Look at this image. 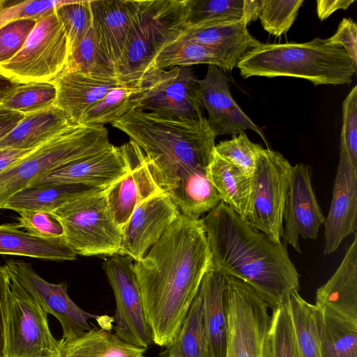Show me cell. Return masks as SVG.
Returning a JSON list of instances; mask_svg holds the SVG:
<instances>
[{
  "instance_id": "11",
  "label": "cell",
  "mask_w": 357,
  "mask_h": 357,
  "mask_svg": "<svg viewBox=\"0 0 357 357\" xmlns=\"http://www.w3.org/2000/svg\"><path fill=\"white\" fill-rule=\"evenodd\" d=\"M292 165L279 152L262 149L253 175L251 211L246 222L281 242L283 212Z\"/></svg>"
},
{
  "instance_id": "34",
  "label": "cell",
  "mask_w": 357,
  "mask_h": 357,
  "mask_svg": "<svg viewBox=\"0 0 357 357\" xmlns=\"http://www.w3.org/2000/svg\"><path fill=\"white\" fill-rule=\"evenodd\" d=\"M165 347L157 357H209L198 292L179 329Z\"/></svg>"
},
{
  "instance_id": "44",
  "label": "cell",
  "mask_w": 357,
  "mask_h": 357,
  "mask_svg": "<svg viewBox=\"0 0 357 357\" xmlns=\"http://www.w3.org/2000/svg\"><path fill=\"white\" fill-rule=\"evenodd\" d=\"M37 20L22 19L0 28V64L15 56L22 48Z\"/></svg>"
},
{
  "instance_id": "35",
  "label": "cell",
  "mask_w": 357,
  "mask_h": 357,
  "mask_svg": "<svg viewBox=\"0 0 357 357\" xmlns=\"http://www.w3.org/2000/svg\"><path fill=\"white\" fill-rule=\"evenodd\" d=\"M287 305L301 357H322L314 316V305L304 300L298 291H291Z\"/></svg>"
},
{
  "instance_id": "25",
  "label": "cell",
  "mask_w": 357,
  "mask_h": 357,
  "mask_svg": "<svg viewBox=\"0 0 357 357\" xmlns=\"http://www.w3.org/2000/svg\"><path fill=\"white\" fill-rule=\"evenodd\" d=\"M79 125L54 105L25 114L23 119L0 141V149H32Z\"/></svg>"
},
{
  "instance_id": "26",
  "label": "cell",
  "mask_w": 357,
  "mask_h": 357,
  "mask_svg": "<svg viewBox=\"0 0 357 357\" xmlns=\"http://www.w3.org/2000/svg\"><path fill=\"white\" fill-rule=\"evenodd\" d=\"M244 19L215 20L195 26H185L180 36L218 50L240 61L260 42L247 29Z\"/></svg>"
},
{
  "instance_id": "9",
  "label": "cell",
  "mask_w": 357,
  "mask_h": 357,
  "mask_svg": "<svg viewBox=\"0 0 357 357\" xmlns=\"http://www.w3.org/2000/svg\"><path fill=\"white\" fill-rule=\"evenodd\" d=\"M69 55V40L54 11L37 21L20 51L0 64V74L19 84L54 82Z\"/></svg>"
},
{
  "instance_id": "14",
  "label": "cell",
  "mask_w": 357,
  "mask_h": 357,
  "mask_svg": "<svg viewBox=\"0 0 357 357\" xmlns=\"http://www.w3.org/2000/svg\"><path fill=\"white\" fill-rule=\"evenodd\" d=\"M140 148L132 141L58 167L29 187L82 184L107 189L130 169ZM28 188V187H27Z\"/></svg>"
},
{
  "instance_id": "10",
  "label": "cell",
  "mask_w": 357,
  "mask_h": 357,
  "mask_svg": "<svg viewBox=\"0 0 357 357\" xmlns=\"http://www.w3.org/2000/svg\"><path fill=\"white\" fill-rule=\"evenodd\" d=\"M130 100V109L183 119L203 116L197 79L187 66L166 70L151 66Z\"/></svg>"
},
{
  "instance_id": "3",
  "label": "cell",
  "mask_w": 357,
  "mask_h": 357,
  "mask_svg": "<svg viewBox=\"0 0 357 357\" xmlns=\"http://www.w3.org/2000/svg\"><path fill=\"white\" fill-rule=\"evenodd\" d=\"M143 151L155 182L169 195L206 172L216 136L207 119H183L130 109L111 123Z\"/></svg>"
},
{
  "instance_id": "31",
  "label": "cell",
  "mask_w": 357,
  "mask_h": 357,
  "mask_svg": "<svg viewBox=\"0 0 357 357\" xmlns=\"http://www.w3.org/2000/svg\"><path fill=\"white\" fill-rule=\"evenodd\" d=\"M100 189L82 184L28 187L11 196L3 208L17 213L26 211L53 213L65 204Z\"/></svg>"
},
{
  "instance_id": "23",
  "label": "cell",
  "mask_w": 357,
  "mask_h": 357,
  "mask_svg": "<svg viewBox=\"0 0 357 357\" xmlns=\"http://www.w3.org/2000/svg\"><path fill=\"white\" fill-rule=\"evenodd\" d=\"M54 83L56 88L54 105L79 125L86 109L112 89L124 86L116 77H94L68 69Z\"/></svg>"
},
{
  "instance_id": "30",
  "label": "cell",
  "mask_w": 357,
  "mask_h": 357,
  "mask_svg": "<svg viewBox=\"0 0 357 357\" xmlns=\"http://www.w3.org/2000/svg\"><path fill=\"white\" fill-rule=\"evenodd\" d=\"M238 62V59L227 53L179 36L159 52L152 66L165 69L206 63L229 73L236 67Z\"/></svg>"
},
{
  "instance_id": "12",
  "label": "cell",
  "mask_w": 357,
  "mask_h": 357,
  "mask_svg": "<svg viewBox=\"0 0 357 357\" xmlns=\"http://www.w3.org/2000/svg\"><path fill=\"white\" fill-rule=\"evenodd\" d=\"M9 275L7 356L59 357V340L50 331L47 314L18 280Z\"/></svg>"
},
{
  "instance_id": "13",
  "label": "cell",
  "mask_w": 357,
  "mask_h": 357,
  "mask_svg": "<svg viewBox=\"0 0 357 357\" xmlns=\"http://www.w3.org/2000/svg\"><path fill=\"white\" fill-rule=\"evenodd\" d=\"M102 268L116 299L114 333L123 340L147 349L153 342L145 314L141 291L128 256L116 254L105 259Z\"/></svg>"
},
{
  "instance_id": "8",
  "label": "cell",
  "mask_w": 357,
  "mask_h": 357,
  "mask_svg": "<svg viewBox=\"0 0 357 357\" xmlns=\"http://www.w3.org/2000/svg\"><path fill=\"white\" fill-rule=\"evenodd\" d=\"M52 213L63 226L66 243L76 255L119 254L121 230L109 208L106 189L76 198Z\"/></svg>"
},
{
  "instance_id": "49",
  "label": "cell",
  "mask_w": 357,
  "mask_h": 357,
  "mask_svg": "<svg viewBox=\"0 0 357 357\" xmlns=\"http://www.w3.org/2000/svg\"><path fill=\"white\" fill-rule=\"evenodd\" d=\"M355 0H318L317 13L321 21L327 19L337 10H347Z\"/></svg>"
},
{
  "instance_id": "15",
  "label": "cell",
  "mask_w": 357,
  "mask_h": 357,
  "mask_svg": "<svg viewBox=\"0 0 357 357\" xmlns=\"http://www.w3.org/2000/svg\"><path fill=\"white\" fill-rule=\"evenodd\" d=\"M4 266L43 310L59 321L63 328L62 339H70L89 331L91 327L89 320L99 319V316L89 313L75 304L68 294L65 282H47L36 273L30 264L23 261L8 260Z\"/></svg>"
},
{
  "instance_id": "16",
  "label": "cell",
  "mask_w": 357,
  "mask_h": 357,
  "mask_svg": "<svg viewBox=\"0 0 357 357\" xmlns=\"http://www.w3.org/2000/svg\"><path fill=\"white\" fill-rule=\"evenodd\" d=\"M309 166L298 163L292 166L284 212V243L301 253L298 237L316 239L324 224V216L312 188Z\"/></svg>"
},
{
  "instance_id": "17",
  "label": "cell",
  "mask_w": 357,
  "mask_h": 357,
  "mask_svg": "<svg viewBox=\"0 0 357 357\" xmlns=\"http://www.w3.org/2000/svg\"><path fill=\"white\" fill-rule=\"evenodd\" d=\"M168 195L162 192L139 204L121 229L119 254L141 260L176 220L179 213Z\"/></svg>"
},
{
  "instance_id": "36",
  "label": "cell",
  "mask_w": 357,
  "mask_h": 357,
  "mask_svg": "<svg viewBox=\"0 0 357 357\" xmlns=\"http://www.w3.org/2000/svg\"><path fill=\"white\" fill-rule=\"evenodd\" d=\"M66 69L94 77H116L114 67L101 50L92 26L70 53Z\"/></svg>"
},
{
  "instance_id": "7",
  "label": "cell",
  "mask_w": 357,
  "mask_h": 357,
  "mask_svg": "<svg viewBox=\"0 0 357 357\" xmlns=\"http://www.w3.org/2000/svg\"><path fill=\"white\" fill-rule=\"evenodd\" d=\"M225 276L224 305L227 331L225 357H273L268 305L247 283Z\"/></svg>"
},
{
  "instance_id": "24",
  "label": "cell",
  "mask_w": 357,
  "mask_h": 357,
  "mask_svg": "<svg viewBox=\"0 0 357 357\" xmlns=\"http://www.w3.org/2000/svg\"><path fill=\"white\" fill-rule=\"evenodd\" d=\"M225 276L211 267L205 273L198 293L209 357H225L227 323L224 305Z\"/></svg>"
},
{
  "instance_id": "1",
  "label": "cell",
  "mask_w": 357,
  "mask_h": 357,
  "mask_svg": "<svg viewBox=\"0 0 357 357\" xmlns=\"http://www.w3.org/2000/svg\"><path fill=\"white\" fill-rule=\"evenodd\" d=\"M211 266L201 219L181 212L145 256L134 261L153 343L165 347L172 341Z\"/></svg>"
},
{
  "instance_id": "20",
  "label": "cell",
  "mask_w": 357,
  "mask_h": 357,
  "mask_svg": "<svg viewBox=\"0 0 357 357\" xmlns=\"http://www.w3.org/2000/svg\"><path fill=\"white\" fill-rule=\"evenodd\" d=\"M135 4L136 1H90L94 35L114 68L128 46Z\"/></svg>"
},
{
  "instance_id": "18",
  "label": "cell",
  "mask_w": 357,
  "mask_h": 357,
  "mask_svg": "<svg viewBox=\"0 0 357 357\" xmlns=\"http://www.w3.org/2000/svg\"><path fill=\"white\" fill-rule=\"evenodd\" d=\"M199 102L208 112V123L215 136L236 135L252 130L267 141L261 129L233 99L226 76L215 66L208 65L206 74L197 79Z\"/></svg>"
},
{
  "instance_id": "42",
  "label": "cell",
  "mask_w": 357,
  "mask_h": 357,
  "mask_svg": "<svg viewBox=\"0 0 357 357\" xmlns=\"http://www.w3.org/2000/svg\"><path fill=\"white\" fill-rule=\"evenodd\" d=\"M273 357H301L287 305L272 310Z\"/></svg>"
},
{
  "instance_id": "48",
  "label": "cell",
  "mask_w": 357,
  "mask_h": 357,
  "mask_svg": "<svg viewBox=\"0 0 357 357\" xmlns=\"http://www.w3.org/2000/svg\"><path fill=\"white\" fill-rule=\"evenodd\" d=\"M25 114L10 109L0 103V141L23 119Z\"/></svg>"
},
{
  "instance_id": "32",
  "label": "cell",
  "mask_w": 357,
  "mask_h": 357,
  "mask_svg": "<svg viewBox=\"0 0 357 357\" xmlns=\"http://www.w3.org/2000/svg\"><path fill=\"white\" fill-rule=\"evenodd\" d=\"M263 0H186L185 26H195L215 20L244 19L255 22Z\"/></svg>"
},
{
  "instance_id": "46",
  "label": "cell",
  "mask_w": 357,
  "mask_h": 357,
  "mask_svg": "<svg viewBox=\"0 0 357 357\" xmlns=\"http://www.w3.org/2000/svg\"><path fill=\"white\" fill-rule=\"evenodd\" d=\"M10 278L5 266H0V357L7 356V330Z\"/></svg>"
},
{
  "instance_id": "29",
  "label": "cell",
  "mask_w": 357,
  "mask_h": 357,
  "mask_svg": "<svg viewBox=\"0 0 357 357\" xmlns=\"http://www.w3.org/2000/svg\"><path fill=\"white\" fill-rule=\"evenodd\" d=\"M146 350L103 328H91L75 337L59 340V357H144Z\"/></svg>"
},
{
  "instance_id": "22",
  "label": "cell",
  "mask_w": 357,
  "mask_h": 357,
  "mask_svg": "<svg viewBox=\"0 0 357 357\" xmlns=\"http://www.w3.org/2000/svg\"><path fill=\"white\" fill-rule=\"evenodd\" d=\"M314 305L340 319L357 324V234L341 264L317 289Z\"/></svg>"
},
{
  "instance_id": "33",
  "label": "cell",
  "mask_w": 357,
  "mask_h": 357,
  "mask_svg": "<svg viewBox=\"0 0 357 357\" xmlns=\"http://www.w3.org/2000/svg\"><path fill=\"white\" fill-rule=\"evenodd\" d=\"M314 316L322 357H357V324L314 305Z\"/></svg>"
},
{
  "instance_id": "4",
  "label": "cell",
  "mask_w": 357,
  "mask_h": 357,
  "mask_svg": "<svg viewBox=\"0 0 357 357\" xmlns=\"http://www.w3.org/2000/svg\"><path fill=\"white\" fill-rule=\"evenodd\" d=\"M236 67L245 79L291 77L315 86L350 84L357 68L342 47L321 38L300 43H260L243 56Z\"/></svg>"
},
{
  "instance_id": "45",
  "label": "cell",
  "mask_w": 357,
  "mask_h": 357,
  "mask_svg": "<svg viewBox=\"0 0 357 357\" xmlns=\"http://www.w3.org/2000/svg\"><path fill=\"white\" fill-rule=\"evenodd\" d=\"M17 225L27 231L44 238H63L64 230L59 219L45 211H26L20 213Z\"/></svg>"
},
{
  "instance_id": "47",
  "label": "cell",
  "mask_w": 357,
  "mask_h": 357,
  "mask_svg": "<svg viewBox=\"0 0 357 357\" xmlns=\"http://www.w3.org/2000/svg\"><path fill=\"white\" fill-rule=\"evenodd\" d=\"M328 39L342 47L357 66V25L353 20L343 18L336 32Z\"/></svg>"
},
{
  "instance_id": "5",
  "label": "cell",
  "mask_w": 357,
  "mask_h": 357,
  "mask_svg": "<svg viewBox=\"0 0 357 357\" xmlns=\"http://www.w3.org/2000/svg\"><path fill=\"white\" fill-rule=\"evenodd\" d=\"M186 0L136 1L127 48L115 66L116 77L136 88L159 52L185 27Z\"/></svg>"
},
{
  "instance_id": "2",
  "label": "cell",
  "mask_w": 357,
  "mask_h": 357,
  "mask_svg": "<svg viewBox=\"0 0 357 357\" xmlns=\"http://www.w3.org/2000/svg\"><path fill=\"white\" fill-rule=\"evenodd\" d=\"M201 220L213 268L249 284L272 310L299 291L285 243L273 242L222 201Z\"/></svg>"
},
{
  "instance_id": "51",
  "label": "cell",
  "mask_w": 357,
  "mask_h": 357,
  "mask_svg": "<svg viewBox=\"0 0 357 357\" xmlns=\"http://www.w3.org/2000/svg\"><path fill=\"white\" fill-rule=\"evenodd\" d=\"M20 84L0 74V103Z\"/></svg>"
},
{
  "instance_id": "28",
  "label": "cell",
  "mask_w": 357,
  "mask_h": 357,
  "mask_svg": "<svg viewBox=\"0 0 357 357\" xmlns=\"http://www.w3.org/2000/svg\"><path fill=\"white\" fill-rule=\"evenodd\" d=\"M207 174L222 202L246 220L252 206L253 176H247L236 166L222 159L215 151L207 168Z\"/></svg>"
},
{
  "instance_id": "19",
  "label": "cell",
  "mask_w": 357,
  "mask_h": 357,
  "mask_svg": "<svg viewBox=\"0 0 357 357\" xmlns=\"http://www.w3.org/2000/svg\"><path fill=\"white\" fill-rule=\"evenodd\" d=\"M324 253L337 250L343 240L357 229V169L340 153L329 212L324 224Z\"/></svg>"
},
{
  "instance_id": "39",
  "label": "cell",
  "mask_w": 357,
  "mask_h": 357,
  "mask_svg": "<svg viewBox=\"0 0 357 357\" xmlns=\"http://www.w3.org/2000/svg\"><path fill=\"white\" fill-rule=\"evenodd\" d=\"M262 149L259 144L252 142L245 132H242L238 135H234L231 139L219 142L215 146L214 151L247 176L252 177Z\"/></svg>"
},
{
  "instance_id": "50",
  "label": "cell",
  "mask_w": 357,
  "mask_h": 357,
  "mask_svg": "<svg viewBox=\"0 0 357 357\" xmlns=\"http://www.w3.org/2000/svg\"><path fill=\"white\" fill-rule=\"evenodd\" d=\"M36 149H17L6 148L0 149V173L20 162Z\"/></svg>"
},
{
  "instance_id": "6",
  "label": "cell",
  "mask_w": 357,
  "mask_h": 357,
  "mask_svg": "<svg viewBox=\"0 0 357 357\" xmlns=\"http://www.w3.org/2000/svg\"><path fill=\"white\" fill-rule=\"evenodd\" d=\"M112 146L104 126L71 127L0 173V209L11 196L58 167Z\"/></svg>"
},
{
  "instance_id": "27",
  "label": "cell",
  "mask_w": 357,
  "mask_h": 357,
  "mask_svg": "<svg viewBox=\"0 0 357 357\" xmlns=\"http://www.w3.org/2000/svg\"><path fill=\"white\" fill-rule=\"evenodd\" d=\"M0 255L52 261H72L77 255L63 238H44L21 230L17 224L0 225Z\"/></svg>"
},
{
  "instance_id": "38",
  "label": "cell",
  "mask_w": 357,
  "mask_h": 357,
  "mask_svg": "<svg viewBox=\"0 0 357 357\" xmlns=\"http://www.w3.org/2000/svg\"><path fill=\"white\" fill-rule=\"evenodd\" d=\"M56 88L54 82H32L20 84L1 104L24 114L33 113L54 105Z\"/></svg>"
},
{
  "instance_id": "21",
  "label": "cell",
  "mask_w": 357,
  "mask_h": 357,
  "mask_svg": "<svg viewBox=\"0 0 357 357\" xmlns=\"http://www.w3.org/2000/svg\"><path fill=\"white\" fill-rule=\"evenodd\" d=\"M162 192L140 149L130 171L106 189V197L112 217L121 230L139 204Z\"/></svg>"
},
{
  "instance_id": "37",
  "label": "cell",
  "mask_w": 357,
  "mask_h": 357,
  "mask_svg": "<svg viewBox=\"0 0 357 357\" xmlns=\"http://www.w3.org/2000/svg\"><path fill=\"white\" fill-rule=\"evenodd\" d=\"M136 88L121 86L109 91L102 98L91 105L83 114L80 125L92 126L112 123L130 110V100Z\"/></svg>"
},
{
  "instance_id": "40",
  "label": "cell",
  "mask_w": 357,
  "mask_h": 357,
  "mask_svg": "<svg viewBox=\"0 0 357 357\" xmlns=\"http://www.w3.org/2000/svg\"><path fill=\"white\" fill-rule=\"evenodd\" d=\"M70 44V53L92 26L90 1H68L55 9Z\"/></svg>"
},
{
  "instance_id": "41",
  "label": "cell",
  "mask_w": 357,
  "mask_h": 357,
  "mask_svg": "<svg viewBox=\"0 0 357 357\" xmlns=\"http://www.w3.org/2000/svg\"><path fill=\"white\" fill-rule=\"evenodd\" d=\"M303 0H263L259 19L265 31L280 36L294 24Z\"/></svg>"
},
{
  "instance_id": "43",
  "label": "cell",
  "mask_w": 357,
  "mask_h": 357,
  "mask_svg": "<svg viewBox=\"0 0 357 357\" xmlns=\"http://www.w3.org/2000/svg\"><path fill=\"white\" fill-rule=\"evenodd\" d=\"M68 1L0 0V28L10 22L22 19L38 21L52 14L57 7Z\"/></svg>"
}]
</instances>
